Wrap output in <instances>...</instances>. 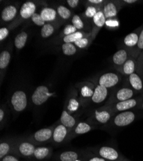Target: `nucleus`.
<instances>
[{
  "mask_svg": "<svg viewBox=\"0 0 143 161\" xmlns=\"http://www.w3.org/2000/svg\"><path fill=\"white\" fill-rule=\"evenodd\" d=\"M86 149L107 161H122L126 158L118 150L111 146H100Z\"/></svg>",
  "mask_w": 143,
  "mask_h": 161,
  "instance_id": "3",
  "label": "nucleus"
},
{
  "mask_svg": "<svg viewBox=\"0 0 143 161\" xmlns=\"http://www.w3.org/2000/svg\"><path fill=\"white\" fill-rule=\"evenodd\" d=\"M85 108L80 101L76 89L71 90L65 103L64 108L70 114L79 117Z\"/></svg>",
  "mask_w": 143,
  "mask_h": 161,
  "instance_id": "8",
  "label": "nucleus"
},
{
  "mask_svg": "<svg viewBox=\"0 0 143 161\" xmlns=\"http://www.w3.org/2000/svg\"><path fill=\"white\" fill-rule=\"evenodd\" d=\"M128 80L130 85L132 88L136 92H140L143 89V83L142 79L139 76L138 74L134 73L129 75Z\"/></svg>",
  "mask_w": 143,
  "mask_h": 161,
  "instance_id": "27",
  "label": "nucleus"
},
{
  "mask_svg": "<svg viewBox=\"0 0 143 161\" xmlns=\"http://www.w3.org/2000/svg\"><path fill=\"white\" fill-rule=\"evenodd\" d=\"M36 10L37 4L35 2L32 1L24 2L20 7L19 15L18 16V18L16 21H13V23L10 25V28L14 29L20 23V22L32 18V16L36 13Z\"/></svg>",
  "mask_w": 143,
  "mask_h": 161,
  "instance_id": "9",
  "label": "nucleus"
},
{
  "mask_svg": "<svg viewBox=\"0 0 143 161\" xmlns=\"http://www.w3.org/2000/svg\"><path fill=\"white\" fill-rule=\"evenodd\" d=\"M9 34L10 29H8L6 26H2V27H1V29H0V42H3L8 36Z\"/></svg>",
  "mask_w": 143,
  "mask_h": 161,
  "instance_id": "42",
  "label": "nucleus"
},
{
  "mask_svg": "<svg viewBox=\"0 0 143 161\" xmlns=\"http://www.w3.org/2000/svg\"><path fill=\"white\" fill-rule=\"evenodd\" d=\"M137 2V0H124V1H123L122 2L126 4H133L136 3Z\"/></svg>",
  "mask_w": 143,
  "mask_h": 161,
  "instance_id": "47",
  "label": "nucleus"
},
{
  "mask_svg": "<svg viewBox=\"0 0 143 161\" xmlns=\"http://www.w3.org/2000/svg\"><path fill=\"white\" fill-rule=\"evenodd\" d=\"M74 44L78 48L85 49V48H87L88 46L90 45L89 37H88L85 36L83 38H81V39L78 40V41H76Z\"/></svg>",
  "mask_w": 143,
  "mask_h": 161,
  "instance_id": "39",
  "label": "nucleus"
},
{
  "mask_svg": "<svg viewBox=\"0 0 143 161\" xmlns=\"http://www.w3.org/2000/svg\"><path fill=\"white\" fill-rule=\"evenodd\" d=\"M12 48L5 49L1 52L0 53V69H1L2 74H3V71H5L10 62Z\"/></svg>",
  "mask_w": 143,
  "mask_h": 161,
  "instance_id": "25",
  "label": "nucleus"
},
{
  "mask_svg": "<svg viewBox=\"0 0 143 161\" xmlns=\"http://www.w3.org/2000/svg\"><path fill=\"white\" fill-rule=\"evenodd\" d=\"M115 114L109 106H103L93 110L90 112L87 120L96 126H106L112 119Z\"/></svg>",
  "mask_w": 143,
  "mask_h": 161,
  "instance_id": "2",
  "label": "nucleus"
},
{
  "mask_svg": "<svg viewBox=\"0 0 143 161\" xmlns=\"http://www.w3.org/2000/svg\"><path fill=\"white\" fill-rule=\"evenodd\" d=\"M98 10H98V8L94 6L88 5L84 12L85 16L89 19H93Z\"/></svg>",
  "mask_w": 143,
  "mask_h": 161,
  "instance_id": "38",
  "label": "nucleus"
},
{
  "mask_svg": "<svg viewBox=\"0 0 143 161\" xmlns=\"http://www.w3.org/2000/svg\"><path fill=\"white\" fill-rule=\"evenodd\" d=\"M109 96V89L99 85L95 86L94 94L89 104L98 105L105 101Z\"/></svg>",
  "mask_w": 143,
  "mask_h": 161,
  "instance_id": "19",
  "label": "nucleus"
},
{
  "mask_svg": "<svg viewBox=\"0 0 143 161\" xmlns=\"http://www.w3.org/2000/svg\"><path fill=\"white\" fill-rule=\"evenodd\" d=\"M7 103L14 118L27 109L30 104V98L24 90L18 89L10 95Z\"/></svg>",
  "mask_w": 143,
  "mask_h": 161,
  "instance_id": "1",
  "label": "nucleus"
},
{
  "mask_svg": "<svg viewBox=\"0 0 143 161\" xmlns=\"http://www.w3.org/2000/svg\"><path fill=\"white\" fill-rule=\"evenodd\" d=\"M140 102V100L139 99L132 98L128 100L114 103L113 104L109 105V106L110 107L112 111L115 114L120 112L132 110L135 107L139 105Z\"/></svg>",
  "mask_w": 143,
  "mask_h": 161,
  "instance_id": "14",
  "label": "nucleus"
},
{
  "mask_svg": "<svg viewBox=\"0 0 143 161\" xmlns=\"http://www.w3.org/2000/svg\"><path fill=\"white\" fill-rule=\"evenodd\" d=\"M78 48L74 43H64L62 45V51L64 55L71 56L76 54Z\"/></svg>",
  "mask_w": 143,
  "mask_h": 161,
  "instance_id": "35",
  "label": "nucleus"
},
{
  "mask_svg": "<svg viewBox=\"0 0 143 161\" xmlns=\"http://www.w3.org/2000/svg\"><path fill=\"white\" fill-rule=\"evenodd\" d=\"M128 53L125 49H120L117 51L112 57V61L115 66H122L128 59Z\"/></svg>",
  "mask_w": 143,
  "mask_h": 161,
  "instance_id": "26",
  "label": "nucleus"
},
{
  "mask_svg": "<svg viewBox=\"0 0 143 161\" xmlns=\"http://www.w3.org/2000/svg\"><path fill=\"white\" fill-rule=\"evenodd\" d=\"M70 132L71 130L68 128L62 125L59 121L57 122L51 141V145L59 146L68 142Z\"/></svg>",
  "mask_w": 143,
  "mask_h": 161,
  "instance_id": "10",
  "label": "nucleus"
},
{
  "mask_svg": "<svg viewBox=\"0 0 143 161\" xmlns=\"http://www.w3.org/2000/svg\"><path fill=\"white\" fill-rule=\"evenodd\" d=\"M28 38V34L27 32H21L19 33L14 39V45L18 50H21L27 44Z\"/></svg>",
  "mask_w": 143,
  "mask_h": 161,
  "instance_id": "28",
  "label": "nucleus"
},
{
  "mask_svg": "<svg viewBox=\"0 0 143 161\" xmlns=\"http://www.w3.org/2000/svg\"><path fill=\"white\" fill-rule=\"evenodd\" d=\"M57 12L58 16L62 20L67 21L71 18L72 12L71 10L66 7V6L60 5L57 7Z\"/></svg>",
  "mask_w": 143,
  "mask_h": 161,
  "instance_id": "30",
  "label": "nucleus"
},
{
  "mask_svg": "<svg viewBox=\"0 0 143 161\" xmlns=\"http://www.w3.org/2000/svg\"><path fill=\"white\" fill-rule=\"evenodd\" d=\"M59 121L71 131L79 120L78 117L70 114L66 109L64 108Z\"/></svg>",
  "mask_w": 143,
  "mask_h": 161,
  "instance_id": "21",
  "label": "nucleus"
},
{
  "mask_svg": "<svg viewBox=\"0 0 143 161\" xmlns=\"http://www.w3.org/2000/svg\"><path fill=\"white\" fill-rule=\"evenodd\" d=\"M32 22L38 26H43L46 23L44 21L43 18H41L39 13H35L31 18Z\"/></svg>",
  "mask_w": 143,
  "mask_h": 161,
  "instance_id": "40",
  "label": "nucleus"
},
{
  "mask_svg": "<svg viewBox=\"0 0 143 161\" xmlns=\"http://www.w3.org/2000/svg\"><path fill=\"white\" fill-rule=\"evenodd\" d=\"M10 112H12L8 103L1 104V107H0V127H1V130H3L8 124L10 119Z\"/></svg>",
  "mask_w": 143,
  "mask_h": 161,
  "instance_id": "24",
  "label": "nucleus"
},
{
  "mask_svg": "<svg viewBox=\"0 0 143 161\" xmlns=\"http://www.w3.org/2000/svg\"><path fill=\"white\" fill-rule=\"evenodd\" d=\"M120 80V79L118 74L112 72H109L104 74L100 77L98 85L109 89L115 86L119 83Z\"/></svg>",
  "mask_w": 143,
  "mask_h": 161,
  "instance_id": "18",
  "label": "nucleus"
},
{
  "mask_svg": "<svg viewBox=\"0 0 143 161\" xmlns=\"http://www.w3.org/2000/svg\"><path fill=\"white\" fill-rule=\"evenodd\" d=\"M140 33V32H139ZM139 32H132L130 34H128L124 38L123 42L124 44L128 47H134L136 46L138 43L139 41Z\"/></svg>",
  "mask_w": 143,
  "mask_h": 161,
  "instance_id": "29",
  "label": "nucleus"
},
{
  "mask_svg": "<svg viewBox=\"0 0 143 161\" xmlns=\"http://www.w3.org/2000/svg\"><path fill=\"white\" fill-rule=\"evenodd\" d=\"M56 123L49 127L37 130L29 136H27V138L37 146H42L51 143Z\"/></svg>",
  "mask_w": 143,
  "mask_h": 161,
  "instance_id": "6",
  "label": "nucleus"
},
{
  "mask_svg": "<svg viewBox=\"0 0 143 161\" xmlns=\"http://www.w3.org/2000/svg\"><path fill=\"white\" fill-rule=\"evenodd\" d=\"M18 12V6L14 4L8 5L5 7L1 13L2 24L8 23L14 20Z\"/></svg>",
  "mask_w": 143,
  "mask_h": 161,
  "instance_id": "20",
  "label": "nucleus"
},
{
  "mask_svg": "<svg viewBox=\"0 0 143 161\" xmlns=\"http://www.w3.org/2000/svg\"><path fill=\"white\" fill-rule=\"evenodd\" d=\"M55 95V92H51L46 85H40L37 87L30 96V104L35 108L44 105L51 97Z\"/></svg>",
  "mask_w": 143,
  "mask_h": 161,
  "instance_id": "5",
  "label": "nucleus"
},
{
  "mask_svg": "<svg viewBox=\"0 0 143 161\" xmlns=\"http://www.w3.org/2000/svg\"><path fill=\"white\" fill-rule=\"evenodd\" d=\"M93 23H94V25L98 29L102 28L103 26L105 25V24L106 23V21H107L105 15H104L103 11L101 10L98 11L96 14L93 18Z\"/></svg>",
  "mask_w": 143,
  "mask_h": 161,
  "instance_id": "34",
  "label": "nucleus"
},
{
  "mask_svg": "<svg viewBox=\"0 0 143 161\" xmlns=\"http://www.w3.org/2000/svg\"><path fill=\"white\" fill-rule=\"evenodd\" d=\"M79 0H67L66 3L68 6L71 8H75L78 7L80 3Z\"/></svg>",
  "mask_w": 143,
  "mask_h": 161,
  "instance_id": "45",
  "label": "nucleus"
},
{
  "mask_svg": "<svg viewBox=\"0 0 143 161\" xmlns=\"http://www.w3.org/2000/svg\"><path fill=\"white\" fill-rule=\"evenodd\" d=\"M1 161H21L19 160V157L15 155L14 154H8L5 156L2 159H0Z\"/></svg>",
  "mask_w": 143,
  "mask_h": 161,
  "instance_id": "43",
  "label": "nucleus"
},
{
  "mask_svg": "<svg viewBox=\"0 0 143 161\" xmlns=\"http://www.w3.org/2000/svg\"><path fill=\"white\" fill-rule=\"evenodd\" d=\"M121 67V72L125 75H130L134 73L135 69V63L134 59H128Z\"/></svg>",
  "mask_w": 143,
  "mask_h": 161,
  "instance_id": "32",
  "label": "nucleus"
},
{
  "mask_svg": "<svg viewBox=\"0 0 143 161\" xmlns=\"http://www.w3.org/2000/svg\"><path fill=\"white\" fill-rule=\"evenodd\" d=\"M137 48L139 50H143V29L141 30V31L139 33V41H138V43H137Z\"/></svg>",
  "mask_w": 143,
  "mask_h": 161,
  "instance_id": "44",
  "label": "nucleus"
},
{
  "mask_svg": "<svg viewBox=\"0 0 143 161\" xmlns=\"http://www.w3.org/2000/svg\"><path fill=\"white\" fill-rule=\"evenodd\" d=\"M122 161H131V160H128V158H126L125 159H124V160H122Z\"/></svg>",
  "mask_w": 143,
  "mask_h": 161,
  "instance_id": "49",
  "label": "nucleus"
},
{
  "mask_svg": "<svg viewBox=\"0 0 143 161\" xmlns=\"http://www.w3.org/2000/svg\"><path fill=\"white\" fill-rule=\"evenodd\" d=\"M55 25L54 23H47L41 29V36L43 38H48L53 35L55 31Z\"/></svg>",
  "mask_w": 143,
  "mask_h": 161,
  "instance_id": "31",
  "label": "nucleus"
},
{
  "mask_svg": "<svg viewBox=\"0 0 143 161\" xmlns=\"http://www.w3.org/2000/svg\"><path fill=\"white\" fill-rule=\"evenodd\" d=\"M78 31H78L72 24H69V25H67L66 26H65L62 31V34L64 36H68L71 34H73L74 32H76Z\"/></svg>",
  "mask_w": 143,
  "mask_h": 161,
  "instance_id": "41",
  "label": "nucleus"
},
{
  "mask_svg": "<svg viewBox=\"0 0 143 161\" xmlns=\"http://www.w3.org/2000/svg\"><path fill=\"white\" fill-rule=\"evenodd\" d=\"M39 14L46 23L55 24L59 17L57 10L50 7H46L42 8Z\"/></svg>",
  "mask_w": 143,
  "mask_h": 161,
  "instance_id": "23",
  "label": "nucleus"
},
{
  "mask_svg": "<svg viewBox=\"0 0 143 161\" xmlns=\"http://www.w3.org/2000/svg\"><path fill=\"white\" fill-rule=\"evenodd\" d=\"M96 128H97V126L88 122L87 120H86V121H79V123L76 124L74 128L70 132L69 142L74 137L84 135V134H85Z\"/></svg>",
  "mask_w": 143,
  "mask_h": 161,
  "instance_id": "17",
  "label": "nucleus"
},
{
  "mask_svg": "<svg viewBox=\"0 0 143 161\" xmlns=\"http://www.w3.org/2000/svg\"><path fill=\"white\" fill-rule=\"evenodd\" d=\"M85 152V149L64 150L54 155L52 160L54 161H81Z\"/></svg>",
  "mask_w": 143,
  "mask_h": 161,
  "instance_id": "11",
  "label": "nucleus"
},
{
  "mask_svg": "<svg viewBox=\"0 0 143 161\" xmlns=\"http://www.w3.org/2000/svg\"><path fill=\"white\" fill-rule=\"evenodd\" d=\"M117 2H109L103 5L102 11L106 19H112L118 15L120 8L118 5V3Z\"/></svg>",
  "mask_w": 143,
  "mask_h": 161,
  "instance_id": "22",
  "label": "nucleus"
},
{
  "mask_svg": "<svg viewBox=\"0 0 143 161\" xmlns=\"http://www.w3.org/2000/svg\"><path fill=\"white\" fill-rule=\"evenodd\" d=\"M54 156V147L44 145L37 146L31 161H49Z\"/></svg>",
  "mask_w": 143,
  "mask_h": 161,
  "instance_id": "15",
  "label": "nucleus"
},
{
  "mask_svg": "<svg viewBox=\"0 0 143 161\" xmlns=\"http://www.w3.org/2000/svg\"><path fill=\"white\" fill-rule=\"evenodd\" d=\"M87 2V4H90V5H93L96 7V6H100L101 4L104 3L105 1H103V0H89Z\"/></svg>",
  "mask_w": 143,
  "mask_h": 161,
  "instance_id": "46",
  "label": "nucleus"
},
{
  "mask_svg": "<svg viewBox=\"0 0 143 161\" xmlns=\"http://www.w3.org/2000/svg\"><path fill=\"white\" fill-rule=\"evenodd\" d=\"M86 150V152L81 161H107L103 158L94 154L93 153Z\"/></svg>",
  "mask_w": 143,
  "mask_h": 161,
  "instance_id": "37",
  "label": "nucleus"
},
{
  "mask_svg": "<svg viewBox=\"0 0 143 161\" xmlns=\"http://www.w3.org/2000/svg\"><path fill=\"white\" fill-rule=\"evenodd\" d=\"M136 119V114L133 111H125L115 114L108 125L109 126L114 128H123L131 125L135 121Z\"/></svg>",
  "mask_w": 143,
  "mask_h": 161,
  "instance_id": "7",
  "label": "nucleus"
},
{
  "mask_svg": "<svg viewBox=\"0 0 143 161\" xmlns=\"http://www.w3.org/2000/svg\"><path fill=\"white\" fill-rule=\"evenodd\" d=\"M18 137H3L0 142V159L8 154L14 153Z\"/></svg>",
  "mask_w": 143,
  "mask_h": 161,
  "instance_id": "16",
  "label": "nucleus"
},
{
  "mask_svg": "<svg viewBox=\"0 0 143 161\" xmlns=\"http://www.w3.org/2000/svg\"><path fill=\"white\" fill-rule=\"evenodd\" d=\"M94 88L95 86L89 82H83L76 85L78 95L85 108L90 103L94 94Z\"/></svg>",
  "mask_w": 143,
  "mask_h": 161,
  "instance_id": "12",
  "label": "nucleus"
},
{
  "mask_svg": "<svg viewBox=\"0 0 143 161\" xmlns=\"http://www.w3.org/2000/svg\"><path fill=\"white\" fill-rule=\"evenodd\" d=\"M71 23L74 27L79 31L82 30L85 27V24L81 17L78 14H74L71 18Z\"/></svg>",
  "mask_w": 143,
  "mask_h": 161,
  "instance_id": "36",
  "label": "nucleus"
},
{
  "mask_svg": "<svg viewBox=\"0 0 143 161\" xmlns=\"http://www.w3.org/2000/svg\"><path fill=\"white\" fill-rule=\"evenodd\" d=\"M139 105H140V108L143 110V101H140V104H139Z\"/></svg>",
  "mask_w": 143,
  "mask_h": 161,
  "instance_id": "48",
  "label": "nucleus"
},
{
  "mask_svg": "<svg viewBox=\"0 0 143 161\" xmlns=\"http://www.w3.org/2000/svg\"><path fill=\"white\" fill-rule=\"evenodd\" d=\"M85 34L83 32L78 31L68 36H64L62 40L64 43H74L78 40L85 37Z\"/></svg>",
  "mask_w": 143,
  "mask_h": 161,
  "instance_id": "33",
  "label": "nucleus"
},
{
  "mask_svg": "<svg viewBox=\"0 0 143 161\" xmlns=\"http://www.w3.org/2000/svg\"><path fill=\"white\" fill-rule=\"evenodd\" d=\"M134 96L135 92L132 88L128 87L121 88L113 93L105 105L109 106L120 101L130 99L134 98Z\"/></svg>",
  "mask_w": 143,
  "mask_h": 161,
  "instance_id": "13",
  "label": "nucleus"
},
{
  "mask_svg": "<svg viewBox=\"0 0 143 161\" xmlns=\"http://www.w3.org/2000/svg\"><path fill=\"white\" fill-rule=\"evenodd\" d=\"M37 146L33 142L28 140L27 137H18L13 154L19 158L31 160Z\"/></svg>",
  "mask_w": 143,
  "mask_h": 161,
  "instance_id": "4",
  "label": "nucleus"
}]
</instances>
